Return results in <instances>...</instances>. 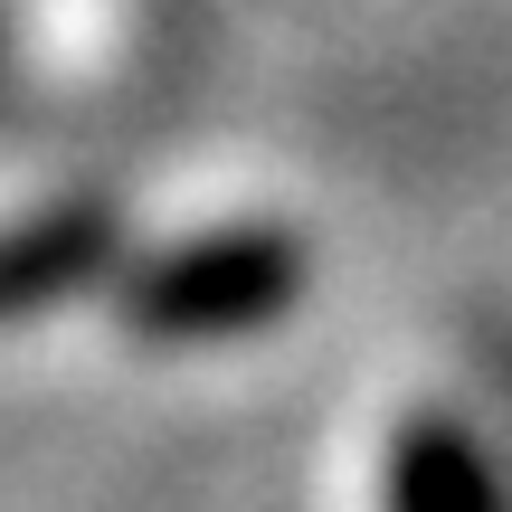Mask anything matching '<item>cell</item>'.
I'll use <instances>...</instances> for the list:
<instances>
[{
	"instance_id": "6da1fadb",
	"label": "cell",
	"mask_w": 512,
	"mask_h": 512,
	"mask_svg": "<svg viewBox=\"0 0 512 512\" xmlns=\"http://www.w3.org/2000/svg\"><path fill=\"white\" fill-rule=\"evenodd\" d=\"M304 294V247L275 228H209L190 247H162L133 266L124 323L152 342H228V332H266L275 313Z\"/></svg>"
},
{
	"instance_id": "3957f363",
	"label": "cell",
	"mask_w": 512,
	"mask_h": 512,
	"mask_svg": "<svg viewBox=\"0 0 512 512\" xmlns=\"http://www.w3.org/2000/svg\"><path fill=\"white\" fill-rule=\"evenodd\" d=\"M389 512H503V484L456 418H408L389 446Z\"/></svg>"
},
{
	"instance_id": "7a4b0ae2",
	"label": "cell",
	"mask_w": 512,
	"mask_h": 512,
	"mask_svg": "<svg viewBox=\"0 0 512 512\" xmlns=\"http://www.w3.org/2000/svg\"><path fill=\"white\" fill-rule=\"evenodd\" d=\"M105 266H114V219L95 200H67V209H38V219L0 228V323H29V313L67 304Z\"/></svg>"
}]
</instances>
